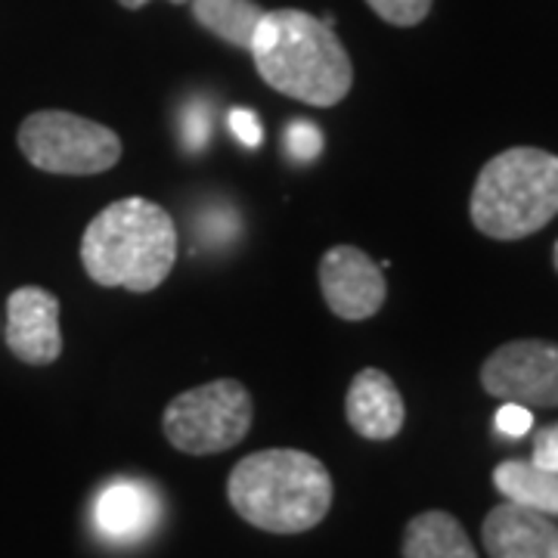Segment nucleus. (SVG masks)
<instances>
[{
	"label": "nucleus",
	"instance_id": "obj_17",
	"mask_svg": "<svg viewBox=\"0 0 558 558\" xmlns=\"http://www.w3.org/2000/svg\"><path fill=\"white\" fill-rule=\"evenodd\" d=\"M208 131H211L208 109L202 102H190L180 116V143L186 146V153H199L208 143Z\"/></svg>",
	"mask_w": 558,
	"mask_h": 558
},
{
	"label": "nucleus",
	"instance_id": "obj_2",
	"mask_svg": "<svg viewBox=\"0 0 558 558\" xmlns=\"http://www.w3.org/2000/svg\"><path fill=\"white\" fill-rule=\"evenodd\" d=\"M81 264L97 286L153 292L178 264L174 218L143 196L112 202L87 223Z\"/></svg>",
	"mask_w": 558,
	"mask_h": 558
},
{
	"label": "nucleus",
	"instance_id": "obj_21",
	"mask_svg": "<svg viewBox=\"0 0 558 558\" xmlns=\"http://www.w3.org/2000/svg\"><path fill=\"white\" fill-rule=\"evenodd\" d=\"M534 465L546 469V472H558V422L556 425H546L534 435Z\"/></svg>",
	"mask_w": 558,
	"mask_h": 558
},
{
	"label": "nucleus",
	"instance_id": "obj_5",
	"mask_svg": "<svg viewBox=\"0 0 558 558\" xmlns=\"http://www.w3.org/2000/svg\"><path fill=\"white\" fill-rule=\"evenodd\" d=\"M252 418V391L240 379H215L171 400L161 416V432L180 453L215 457L248 435Z\"/></svg>",
	"mask_w": 558,
	"mask_h": 558
},
{
	"label": "nucleus",
	"instance_id": "obj_14",
	"mask_svg": "<svg viewBox=\"0 0 558 558\" xmlns=\"http://www.w3.org/2000/svg\"><path fill=\"white\" fill-rule=\"evenodd\" d=\"M494 484L509 502L543 515H558V472H546L531 459H506L494 469Z\"/></svg>",
	"mask_w": 558,
	"mask_h": 558
},
{
	"label": "nucleus",
	"instance_id": "obj_13",
	"mask_svg": "<svg viewBox=\"0 0 558 558\" xmlns=\"http://www.w3.org/2000/svg\"><path fill=\"white\" fill-rule=\"evenodd\" d=\"M403 558H478L465 527L450 512H422L403 531Z\"/></svg>",
	"mask_w": 558,
	"mask_h": 558
},
{
	"label": "nucleus",
	"instance_id": "obj_22",
	"mask_svg": "<svg viewBox=\"0 0 558 558\" xmlns=\"http://www.w3.org/2000/svg\"><path fill=\"white\" fill-rule=\"evenodd\" d=\"M233 218V211H227V215H223V220H230ZM199 227H218V220H211V215H202V220H199ZM211 233H218V245H223V242L230 240V233H227V230H211ZM211 233H208V236H211ZM208 236H205V240H208Z\"/></svg>",
	"mask_w": 558,
	"mask_h": 558
},
{
	"label": "nucleus",
	"instance_id": "obj_24",
	"mask_svg": "<svg viewBox=\"0 0 558 558\" xmlns=\"http://www.w3.org/2000/svg\"><path fill=\"white\" fill-rule=\"evenodd\" d=\"M553 264H556V270H558V242H556V248H553Z\"/></svg>",
	"mask_w": 558,
	"mask_h": 558
},
{
	"label": "nucleus",
	"instance_id": "obj_12",
	"mask_svg": "<svg viewBox=\"0 0 558 558\" xmlns=\"http://www.w3.org/2000/svg\"><path fill=\"white\" fill-rule=\"evenodd\" d=\"M344 416L360 438L391 440L398 438L403 422H407V407H403L398 385L388 373L360 369L348 385Z\"/></svg>",
	"mask_w": 558,
	"mask_h": 558
},
{
	"label": "nucleus",
	"instance_id": "obj_1",
	"mask_svg": "<svg viewBox=\"0 0 558 558\" xmlns=\"http://www.w3.org/2000/svg\"><path fill=\"white\" fill-rule=\"evenodd\" d=\"M248 53L267 87L304 106H336L354 84V65L336 28L304 10H267Z\"/></svg>",
	"mask_w": 558,
	"mask_h": 558
},
{
	"label": "nucleus",
	"instance_id": "obj_20",
	"mask_svg": "<svg viewBox=\"0 0 558 558\" xmlns=\"http://www.w3.org/2000/svg\"><path fill=\"white\" fill-rule=\"evenodd\" d=\"M227 124H230V131L236 134V140H240L242 146H248V149L260 146L264 131H260V119L252 109H233V112L227 116Z\"/></svg>",
	"mask_w": 558,
	"mask_h": 558
},
{
	"label": "nucleus",
	"instance_id": "obj_9",
	"mask_svg": "<svg viewBox=\"0 0 558 558\" xmlns=\"http://www.w3.org/2000/svg\"><path fill=\"white\" fill-rule=\"evenodd\" d=\"M3 339L10 354L28 366H50L62 354L60 299L44 286H22L7 299Z\"/></svg>",
	"mask_w": 558,
	"mask_h": 558
},
{
	"label": "nucleus",
	"instance_id": "obj_15",
	"mask_svg": "<svg viewBox=\"0 0 558 558\" xmlns=\"http://www.w3.org/2000/svg\"><path fill=\"white\" fill-rule=\"evenodd\" d=\"M190 7L205 32L236 50L252 47V38L267 13L255 0H190Z\"/></svg>",
	"mask_w": 558,
	"mask_h": 558
},
{
	"label": "nucleus",
	"instance_id": "obj_10",
	"mask_svg": "<svg viewBox=\"0 0 558 558\" xmlns=\"http://www.w3.org/2000/svg\"><path fill=\"white\" fill-rule=\"evenodd\" d=\"M481 539L490 558H558V524L509 499L490 509Z\"/></svg>",
	"mask_w": 558,
	"mask_h": 558
},
{
	"label": "nucleus",
	"instance_id": "obj_19",
	"mask_svg": "<svg viewBox=\"0 0 558 558\" xmlns=\"http://www.w3.org/2000/svg\"><path fill=\"white\" fill-rule=\"evenodd\" d=\"M497 428L509 438H521L534 428V413L531 407H521V403H502L497 413Z\"/></svg>",
	"mask_w": 558,
	"mask_h": 558
},
{
	"label": "nucleus",
	"instance_id": "obj_8",
	"mask_svg": "<svg viewBox=\"0 0 558 558\" xmlns=\"http://www.w3.org/2000/svg\"><path fill=\"white\" fill-rule=\"evenodd\" d=\"M319 292L341 319L376 317L388 299L385 270L357 245H336L319 258Z\"/></svg>",
	"mask_w": 558,
	"mask_h": 558
},
{
	"label": "nucleus",
	"instance_id": "obj_11",
	"mask_svg": "<svg viewBox=\"0 0 558 558\" xmlns=\"http://www.w3.org/2000/svg\"><path fill=\"white\" fill-rule=\"evenodd\" d=\"M161 515L159 494L143 481H112L94 502V524L109 543H137L156 531Z\"/></svg>",
	"mask_w": 558,
	"mask_h": 558
},
{
	"label": "nucleus",
	"instance_id": "obj_3",
	"mask_svg": "<svg viewBox=\"0 0 558 558\" xmlns=\"http://www.w3.org/2000/svg\"><path fill=\"white\" fill-rule=\"evenodd\" d=\"M329 469L304 450H258L236 462L227 499L242 521L267 534H304L332 509Z\"/></svg>",
	"mask_w": 558,
	"mask_h": 558
},
{
	"label": "nucleus",
	"instance_id": "obj_6",
	"mask_svg": "<svg viewBox=\"0 0 558 558\" xmlns=\"http://www.w3.org/2000/svg\"><path fill=\"white\" fill-rule=\"evenodd\" d=\"M20 153L47 174L90 178L121 161V137L100 121L65 109H40L20 124Z\"/></svg>",
	"mask_w": 558,
	"mask_h": 558
},
{
	"label": "nucleus",
	"instance_id": "obj_4",
	"mask_svg": "<svg viewBox=\"0 0 558 558\" xmlns=\"http://www.w3.org/2000/svg\"><path fill=\"white\" fill-rule=\"evenodd\" d=\"M469 215L487 240L515 242L558 215V156L537 146L506 149L481 168Z\"/></svg>",
	"mask_w": 558,
	"mask_h": 558
},
{
	"label": "nucleus",
	"instance_id": "obj_16",
	"mask_svg": "<svg viewBox=\"0 0 558 558\" xmlns=\"http://www.w3.org/2000/svg\"><path fill=\"white\" fill-rule=\"evenodd\" d=\"M369 10L385 20L388 25H398V28H413L418 22L432 13V3L435 0H366Z\"/></svg>",
	"mask_w": 558,
	"mask_h": 558
},
{
	"label": "nucleus",
	"instance_id": "obj_7",
	"mask_svg": "<svg viewBox=\"0 0 558 558\" xmlns=\"http://www.w3.org/2000/svg\"><path fill=\"white\" fill-rule=\"evenodd\" d=\"M490 398L521 407H558V344L539 339L509 341L481 366Z\"/></svg>",
	"mask_w": 558,
	"mask_h": 558
},
{
	"label": "nucleus",
	"instance_id": "obj_23",
	"mask_svg": "<svg viewBox=\"0 0 558 558\" xmlns=\"http://www.w3.org/2000/svg\"><path fill=\"white\" fill-rule=\"evenodd\" d=\"M119 3L124 10H143L149 0H119ZM171 3H174V7H183V3H190V0H171Z\"/></svg>",
	"mask_w": 558,
	"mask_h": 558
},
{
	"label": "nucleus",
	"instance_id": "obj_18",
	"mask_svg": "<svg viewBox=\"0 0 558 558\" xmlns=\"http://www.w3.org/2000/svg\"><path fill=\"white\" fill-rule=\"evenodd\" d=\"M286 149L289 156L299 161L317 159L319 149H323V134H319L317 124L311 121H292L289 131H286Z\"/></svg>",
	"mask_w": 558,
	"mask_h": 558
}]
</instances>
